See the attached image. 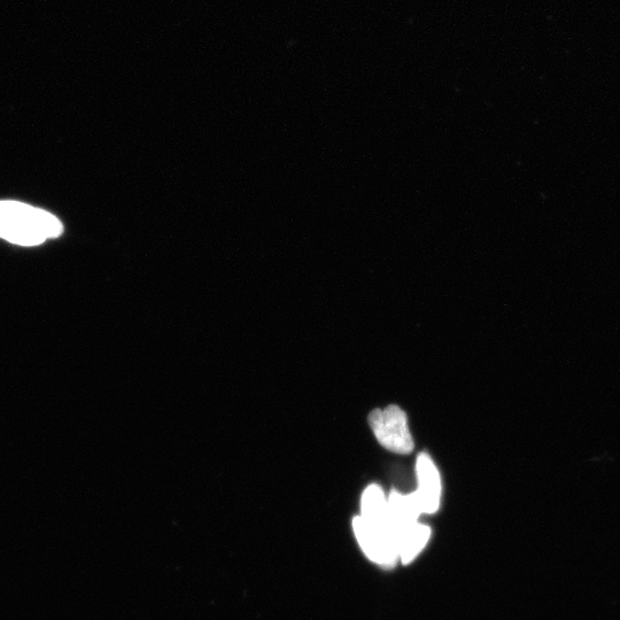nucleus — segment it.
<instances>
[{"mask_svg": "<svg viewBox=\"0 0 620 620\" xmlns=\"http://www.w3.org/2000/svg\"><path fill=\"white\" fill-rule=\"evenodd\" d=\"M352 526L355 539L370 562L383 568L399 563L397 545L390 529L371 524L360 515L353 518Z\"/></svg>", "mask_w": 620, "mask_h": 620, "instance_id": "nucleus-3", "label": "nucleus"}, {"mask_svg": "<svg viewBox=\"0 0 620 620\" xmlns=\"http://www.w3.org/2000/svg\"><path fill=\"white\" fill-rule=\"evenodd\" d=\"M64 226L57 216L19 201H0V239L19 246H37L58 238Z\"/></svg>", "mask_w": 620, "mask_h": 620, "instance_id": "nucleus-1", "label": "nucleus"}, {"mask_svg": "<svg viewBox=\"0 0 620 620\" xmlns=\"http://www.w3.org/2000/svg\"><path fill=\"white\" fill-rule=\"evenodd\" d=\"M368 422L372 433L381 446L395 454L413 453L414 438L410 432L408 416L398 405L384 409H374L369 414Z\"/></svg>", "mask_w": 620, "mask_h": 620, "instance_id": "nucleus-2", "label": "nucleus"}, {"mask_svg": "<svg viewBox=\"0 0 620 620\" xmlns=\"http://www.w3.org/2000/svg\"><path fill=\"white\" fill-rule=\"evenodd\" d=\"M431 534V527L421 522L401 532L395 538L399 563L403 565L413 563L421 555L424 548L428 546Z\"/></svg>", "mask_w": 620, "mask_h": 620, "instance_id": "nucleus-5", "label": "nucleus"}, {"mask_svg": "<svg viewBox=\"0 0 620 620\" xmlns=\"http://www.w3.org/2000/svg\"><path fill=\"white\" fill-rule=\"evenodd\" d=\"M417 487L413 492L422 515L438 513L443 499V480L441 474L428 453H420L415 464Z\"/></svg>", "mask_w": 620, "mask_h": 620, "instance_id": "nucleus-4", "label": "nucleus"}, {"mask_svg": "<svg viewBox=\"0 0 620 620\" xmlns=\"http://www.w3.org/2000/svg\"><path fill=\"white\" fill-rule=\"evenodd\" d=\"M360 516L371 524L390 529L389 518H387V495L381 485L370 484L363 491Z\"/></svg>", "mask_w": 620, "mask_h": 620, "instance_id": "nucleus-6", "label": "nucleus"}]
</instances>
